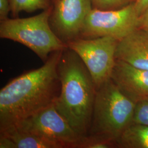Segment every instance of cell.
<instances>
[{
  "label": "cell",
  "mask_w": 148,
  "mask_h": 148,
  "mask_svg": "<svg viewBox=\"0 0 148 148\" xmlns=\"http://www.w3.org/2000/svg\"><path fill=\"white\" fill-rule=\"evenodd\" d=\"M63 50L51 53L42 66L24 72L0 90V132L51 106L59 94L58 65Z\"/></svg>",
  "instance_id": "6da1fadb"
},
{
  "label": "cell",
  "mask_w": 148,
  "mask_h": 148,
  "mask_svg": "<svg viewBox=\"0 0 148 148\" xmlns=\"http://www.w3.org/2000/svg\"><path fill=\"white\" fill-rule=\"evenodd\" d=\"M58 73L60 89L54 107L76 132L86 137L97 91L91 75L79 55L68 47L63 51Z\"/></svg>",
  "instance_id": "7a4b0ae2"
},
{
  "label": "cell",
  "mask_w": 148,
  "mask_h": 148,
  "mask_svg": "<svg viewBox=\"0 0 148 148\" xmlns=\"http://www.w3.org/2000/svg\"><path fill=\"white\" fill-rule=\"evenodd\" d=\"M135 102L111 79L97 90L88 135L99 136L117 143L133 121Z\"/></svg>",
  "instance_id": "3957f363"
},
{
  "label": "cell",
  "mask_w": 148,
  "mask_h": 148,
  "mask_svg": "<svg viewBox=\"0 0 148 148\" xmlns=\"http://www.w3.org/2000/svg\"><path fill=\"white\" fill-rule=\"evenodd\" d=\"M53 7L32 17L8 18L1 21L0 37L25 46L45 62L51 53L68 47L50 26Z\"/></svg>",
  "instance_id": "277c9868"
},
{
  "label": "cell",
  "mask_w": 148,
  "mask_h": 148,
  "mask_svg": "<svg viewBox=\"0 0 148 148\" xmlns=\"http://www.w3.org/2000/svg\"><path fill=\"white\" fill-rule=\"evenodd\" d=\"M119 40L114 37L79 38L66 46L77 53L88 69L96 90L111 79Z\"/></svg>",
  "instance_id": "5b68a950"
},
{
  "label": "cell",
  "mask_w": 148,
  "mask_h": 148,
  "mask_svg": "<svg viewBox=\"0 0 148 148\" xmlns=\"http://www.w3.org/2000/svg\"><path fill=\"white\" fill-rule=\"evenodd\" d=\"M139 16L133 1L121 8H93L85 20L79 38L111 37L121 40L138 27Z\"/></svg>",
  "instance_id": "8992f818"
},
{
  "label": "cell",
  "mask_w": 148,
  "mask_h": 148,
  "mask_svg": "<svg viewBox=\"0 0 148 148\" xmlns=\"http://www.w3.org/2000/svg\"><path fill=\"white\" fill-rule=\"evenodd\" d=\"M12 128L41 135L61 144L64 148H77L84 138L74 131L53 104Z\"/></svg>",
  "instance_id": "52a82bcc"
},
{
  "label": "cell",
  "mask_w": 148,
  "mask_h": 148,
  "mask_svg": "<svg viewBox=\"0 0 148 148\" xmlns=\"http://www.w3.org/2000/svg\"><path fill=\"white\" fill-rule=\"evenodd\" d=\"M93 9L90 0H59L49 16L52 30L66 45L79 38L85 20Z\"/></svg>",
  "instance_id": "ba28073f"
},
{
  "label": "cell",
  "mask_w": 148,
  "mask_h": 148,
  "mask_svg": "<svg viewBox=\"0 0 148 148\" xmlns=\"http://www.w3.org/2000/svg\"><path fill=\"white\" fill-rule=\"evenodd\" d=\"M111 79L134 102L148 97V70L137 68L116 59Z\"/></svg>",
  "instance_id": "9c48e42d"
},
{
  "label": "cell",
  "mask_w": 148,
  "mask_h": 148,
  "mask_svg": "<svg viewBox=\"0 0 148 148\" xmlns=\"http://www.w3.org/2000/svg\"><path fill=\"white\" fill-rule=\"evenodd\" d=\"M115 58L139 69L148 70V31L138 27L119 41Z\"/></svg>",
  "instance_id": "30bf717a"
},
{
  "label": "cell",
  "mask_w": 148,
  "mask_h": 148,
  "mask_svg": "<svg viewBox=\"0 0 148 148\" xmlns=\"http://www.w3.org/2000/svg\"><path fill=\"white\" fill-rule=\"evenodd\" d=\"M11 139L14 148H64L54 140L34 133L12 128L0 132Z\"/></svg>",
  "instance_id": "8fae6325"
},
{
  "label": "cell",
  "mask_w": 148,
  "mask_h": 148,
  "mask_svg": "<svg viewBox=\"0 0 148 148\" xmlns=\"http://www.w3.org/2000/svg\"><path fill=\"white\" fill-rule=\"evenodd\" d=\"M118 148H148V126L132 123L117 141Z\"/></svg>",
  "instance_id": "7c38bea8"
},
{
  "label": "cell",
  "mask_w": 148,
  "mask_h": 148,
  "mask_svg": "<svg viewBox=\"0 0 148 148\" xmlns=\"http://www.w3.org/2000/svg\"><path fill=\"white\" fill-rule=\"evenodd\" d=\"M11 12L16 17L21 11L27 13L37 10H46L53 7L52 0H9Z\"/></svg>",
  "instance_id": "4fadbf2b"
},
{
  "label": "cell",
  "mask_w": 148,
  "mask_h": 148,
  "mask_svg": "<svg viewBox=\"0 0 148 148\" xmlns=\"http://www.w3.org/2000/svg\"><path fill=\"white\" fill-rule=\"evenodd\" d=\"M117 147L116 142L99 136L88 135L84 137L77 148H111Z\"/></svg>",
  "instance_id": "5bb4252c"
},
{
  "label": "cell",
  "mask_w": 148,
  "mask_h": 148,
  "mask_svg": "<svg viewBox=\"0 0 148 148\" xmlns=\"http://www.w3.org/2000/svg\"><path fill=\"white\" fill-rule=\"evenodd\" d=\"M132 123L148 126V97L135 102Z\"/></svg>",
  "instance_id": "9a60e30c"
},
{
  "label": "cell",
  "mask_w": 148,
  "mask_h": 148,
  "mask_svg": "<svg viewBox=\"0 0 148 148\" xmlns=\"http://www.w3.org/2000/svg\"><path fill=\"white\" fill-rule=\"evenodd\" d=\"M92 7L99 10H114L128 5L133 0H90Z\"/></svg>",
  "instance_id": "2e32d148"
},
{
  "label": "cell",
  "mask_w": 148,
  "mask_h": 148,
  "mask_svg": "<svg viewBox=\"0 0 148 148\" xmlns=\"http://www.w3.org/2000/svg\"><path fill=\"white\" fill-rule=\"evenodd\" d=\"M11 11L9 0H0V21L8 19V16Z\"/></svg>",
  "instance_id": "e0dca14e"
},
{
  "label": "cell",
  "mask_w": 148,
  "mask_h": 148,
  "mask_svg": "<svg viewBox=\"0 0 148 148\" xmlns=\"http://www.w3.org/2000/svg\"><path fill=\"white\" fill-rule=\"evenodd\" d=\"M133 2L139 16L148 9V0H133Z\"/></svg>",
  "instance_id": "ac0fdd59"
},
{
  "label": "cell",
  "mask_w": 148,
  "mask_h": 148,
  "mask_svg": "<svg viewBox=\"0 0 148 148\" xmlns=\"http://www.w3.org/2000/svg\"><path fill=\"white\" fill-rule=\"evenodd\" d=\"M138 27L144 29L148 31V9L143 14L139 16Z\"/></svg>",
  "instance_id": "d6986e66"
},
{
  "label": "cell",
  "mask_w": 148,
  "mask_h": 148,
  "mask_svg": "<svg viewBox=\"0 0 148 148\" xmlns=\"http://www.w3.org/2000/svg\"><path fill=\"white\" fill-rule=\"evenodd\" d=\"M59 0H52V3H53V5H56L58 2Z\"/></svg>",
  "instance_id": "ffe728a7"
}]
</instances>
